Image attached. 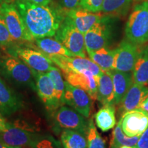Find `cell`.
I'll return each instance as SVG.
<instances>
[{
  "mask_svg": "<svg viewBox=\"0 0 148 148\" xmlns=\"http://www.w3.org/2000/svg\"><path fill=\"white\" fill-rule=\"evenodd\" d=\"M16 7L33 39L54 36L64 19L61 12L48 5L16 0Z\"/></svg>",
  "mask_w": 148,
  "mask_h": 148,
  "instance_id": "cell-1",
  "label": "cell"
},
{
  "mask_svg": "<svg viewBox=\"0 0 148 148\" xmlns=\"http://www.w3.org/2000/svg\"><path fill=\"white\" fill-rule=\"evenodd\" d=\"M0 75L14 84L36 89L34 72L16 56L4 55L0 57Z\"/></svg>",
  "mask_w": 148,
  "mask_h": 148,
  "instance_id": "cell-2",
  "label": "cell"
},
{
  "mask_svg": "<svg viewBox=\"0 0 148 148\" xmlns=\"http://www.w3.org/2000/svg\"><path fill=\"white\" fill-rule=\"evenodd\" d=\"M127 40L137 45L148 42V0L133 7L125 27Z\"/></svg>",
  "mask_w": 148,
  "mask_h": 148,
  "instance_id": "cell-3",
  "label": "cell"
},
{
  "mask_svg": "<svg viewBox=\"0 0 148 148\" xmlns=\"http://www.w3.org/2000/svg\"><path fill=\"white\" fill-rule=\"evenodd\" d=\"M54 36L74 56L86 57L84 34L75 27L67 16H64Z\"/></svg>",
  "mask_w": 148,
  "mask_h": 148,
  "instance_id": "cell-4",
  "label": "cell"
},
{
  "mask_svg": "<svg viewBox=\"0 0 148 148\" xmlns=\"http://www.w3.org/2000/svg\"><path fill=\"white\" fill-rule=\"evenodd\" d=\"M51 116L55 131L72 130L86 136L88 121L73 108L62 105L53 111Z\"/></svg>",
  "mask_w": 148,
  "mask_h": 148,
  "instance_id": "cell-5",
  "label": "cell"
},
{
  "mask_svg": "<svg viewBox=\"0 0 148 148\" xmlns=\"http://www.w3.org/2000/svg\"><path fill=\"white\" fill-rule=\"evenodd\" d=\"M112 16L105 14L102 19L84 34L86 52L108 47L112 34Z\"/></svg>",
  "mask_w": 148,
  "mask_h": 148,
  "instance_id": "cell-6",
  "label": "cell"
},
{
  "mask_svg": "<svg viewBox=\"0 0 148 148\" xmlns=\"http://www.w3.org/2000/svg\"><path fill=\"white\" fill-rule=\"evenodd\" d=\"M40 134L34 132L32 127L19 123H8L5 130L0 132V140L12 147H32Z\"/></svg>",
  "mask_w": 148,
  "mask_h": 148,
  "instance_id": "cell-7",
  "label": "cell"
},
{
  "mask_svg": "<svg viewBox=\"0 0 148 148\" xmlns=\"http://www.w3.org/2000/svg\"><path fill=\"white\" fill-rule=\"evenodd\" d=\"M0 13L14 40L32 41L33 38L27 31L23 18L14 3H1L0 5Z\"/></svg>",
  "mask_w": 148,
  "mask_h": 148,
  "instance_id": "cell-8",
  "label": "cell"
},
{
  "mask_svg": "<svg viewBox=\"0 0 148 148\" xmlns=\"http://www.w3.org/2000/svg\"><path fill=\"white\" fill-rule=\"evenodd\" d=\"M141 46L128 40H122L114 49L112 69L122 72H132Z\"/></svg>",
  "mask_w": 148,
  "mask_h": 148,
  "instance_id": "cell-9",
  "label": "cell"
},
{
  "mask_svg": "<svg viewBox=\"0 0 148 148\" xmlns=\"http://www.w3.org/2000/svg\"><path fill=\"white\" fill-rule=\"evenodd\" d=\"M53 64L61 70V71H82L88 70L94 75L96 81L99 79L102 71L100 68L90 59L79 56H49Z\"/></svg>",
  "mask_w": 148,
  "mask_h": 148,
  "instance_id": "cell-10",
  "label": "cell"
},
{
  "mask_svg": "<svg viewBox=\"0 0 148 148\" xmlns=\"http://www.w3.org/2000/svg\"><path fill=\"white\" fill-rule=\"evenodd\" d=\"M14 54L23 60L35 73H47L53 66V62L42 51L26 47H16Z\"/></svg>",
  "mask_w": 148,
  "mask_h": 148,
  "instance_id": "cell-11",
  "label": "cell"
},
{
  "mask_svg": "<svg viewBox=\"0 0 148 148\" xmlns=\"http://www.w3.org/2000/svg\"><path fill=\"white\" fill-rule=\"evenodd\" d=\"M119 120L122 131L130 137L140 136L148 127V112L140 108L125 112Z\"/></svg>",
  "mask_w": 148,
  "mask_h": 148,
  "instance_id": "cell-12",
  "label": "cell"
},
{
  "mask_svg": "<svg viewBox=\"0 0 148 148\" xmlns=\"http://www.w3.org/2000/svg\"><path fill=\"white\" fill-rule=\"evenodd\" d=\"M64 104L68 105L84 117L88 118L90 113L92 99L85 90L72 86L65 82L64 93Z\"/></svg>",
  "mask_w": 148,
  "mask_h": 148,
  "instance_id": "cell-13",
  "label": "cell"
},
{
  "mask_svg": "<svg viewBox=\"0 0 148 148\" xmlns=\"http://www.w3.org/2000/svg\"><path fill=\"white\" fill-rule=\"evenodd\" d=\"M66 82L72 86L84 90L92 100H96L97 95V83L91 72L88 70L82 71H62Z\"/></svg>",
  "mask_w": 148,
  "mask_h": 148,
  "instance_id": "cell-14",
  "label": "cell"
},
{
  "mask_svg": "<svg viewBox=\"0 0 148 148\" xmlns=\"http://www.w3.org/2000/svg\"><path fill=\"white\" fill-rule=\"evenodd\" d=\"M35 88L47 110L53 112L60 107L55 95L52 81L47 73H35Z\"/></svg>",
  "mask_w": 148,
  "mask_h": 148,
  "instance_id": "cell-15",
  "label": "cell"
},
{
  "mask_svg": "<svg viewBox=\"0 0 148 148\" xmlns=\"http://www.w3.org/2000/svg\"><path fill=\"white\" fill-rule=\"evenodd\" d=\"M104 15L105 14H101V12H92L79 6L69 10L66 14L75 27L82 34L86 33L101 21Z\"/></svg>",
  "mask_w": 148,
  "mask_h": 148,
  "instance_id": "cell-16",
  "label": "cell"
},
{
  "mask_svg": "<svg viewBox=\"0 0 148 148\" xmlns=\"http://www.w3.org/2000/svg\"><path fill=\"white\" fill-rule=\"evenodd\" d=\"M147 96H148V86L136 83L132 84L118 104L119 118L127 111L138 108L140 103Z\"/></svg>",
  "mask_w": 148,
  "mask_h": 148,
  "instance_id": "cell-17",
  "label": "cell"
},
{
  "mask_svg": "<svg viewBox=\"0 0 148 148\" xmlns=\"http://www.w3.org/2000/svg\"><path fill=\"white\" fill-rule=\"evenodd\" d=\"M23 107V101L3 79L0 77V112L3 115H11Z\"/></svg>",
  "mask_w": 148,
  "mask_h": 148,
  "instance_id": "cell-18",
  "label": "cell"
},
{
  "mask_svg": "<svg viewBox=\"0 0 148 148\" xmlns=\"http://www.w3.org/2000/svg\"><path fill=\"white\" fill-rule=\"evenodd\" d=\"M106 73L110 74L112 77L114 87V103L118 105L124 97L133 83L132 74L131 72H122L110 70Z\"/></svg>",
  "mask_w": 148,
  "mask_h": 148,
  "instance_id": "cell-19",
  "label": "cell"
},
{
  "mask_svg": "<svg viewBox=\"0 0 148 148\" xmlns=\"http://www.w3.org/2000/svg\"><path fill=\"white\" fill-rule=\"evenodd\" d=\"M97 99L102 106H115L112 77L106 72H102L97 81Z\"/></svg>",
  "mask_w": 148,
  "mask_h": 148,
  "instance_id": "cell-20",
  "label": "cell"
},
{
  "mask_svg": "<svg viewBox=\"0 0 148 148\" xmlns=\"http://www.w3.org/2000/svg\"><path fill=\"white\" fill-rule=\"evenodd\" d=\"M133 83L148 84V45L140 47L132 71Z\"/></svg>",
  "mask_w": 148,
  "mask_h": 148,
  "instance_id": "cell-21",
  "label": "cell"
},
{
  "mask_svg": "<svg viewBox=\"0 0 148 148\" xmlns=\"http://www.w3.org/2000/svg\"><path fill=\"white\" fill-rule=\"evenodd\" d=\"M35 42L41 51L48 56H75L56 38H51V37H44V38H36L35 39Z\"/></svg>",
  "mask_w": 148,
  "mask_h": 148,
  "instance_id": "cell-22",
  "label": "cell"
},
{
  "mask_svg": "<svg viewBox=\"0 0 148 148\" xmlns=\"http://www.w3.org/2000/svg\"><path fill=\"white\" fill-rule=\"evenodd\" d=\"M95 123L102 132H107L116 124L114 106H103L95 114Z\"/></svg>",
  "mask_w": 148,
  "mask_h": 148,
  "instance_id": "cell-23",
  "label": "cell"
},
{
  "mask_svg": "<svg viewBox=\"0 0 148 148\" xmlns=\"http://www.w3.org/2000/svg\"><path fill=\"white\" fill-rule=\"evenodd\" d=\"M90 59L93 61L100 68L102 72L112 70V64L114 54V49H109L108 47H103L95 51H87Z\"/></svg>",
  "mask_w": 148,
  "mask_h": 148,
  "instance_id": "cell-24",
  "label": "cell"
},
{
  "mask_svg": "<svg viewBox=\"0 0 148 148\" xmlns=\"http://www.w3.org/2000/svg\"><path fill=\"white\" fill-rule=\"evenodd\" d=\"M60 142L63 148H88L86 136L72 130H63L62 131Z\"/></svg>",
  "mask_w": 148,
  "mask_h": 148,
  "instance_id": "cell-25",
  "label": "cell"
},
{
  "mask_svg": "<svg viewBox=\"0 0 148 148\" xmlns=\"http://www.w3.org/2000/svg\"><path fill=\"white\" fill-rule=\"evenodd\" d=\"M134 1L136 0H103L101 12L114 16L124 15Z\"/></svg>",
  "mask_w": 148,
  "mask_h": 148,
  "instance_id": "cell-26",
  "label": "cell"
},
{
  "mask_svg": "<svg viewBox=\"0 0 148 148\" xmlns=\"http://www.w3.org/2000/svg\"><path fill=\"white\" fill-rule=\"evenodd\" d=\"M140 136L130 137L125 135L122 131L121 127V121L119 120L115 128L112 132V138L110 140V148H119L122 145H127L135 147L136 146Z\"/></svg>",
  "mask_w": 148,
  "mask_h": 148,
  "instance_id": "cell-27",
  "label": "cell"
},
{
  "mask_svg": "<svg viewBox=\"0 0 148 148\" xmlns=\"http://www.w3.org/2000/svg\"><path fill=\"white\" fill-rule=\"evenodd\" d=\"M52 81L55 90V95L60 106L64 105V93L65 89V82H64L60 70L53 66L47 73Z\"/></svg>",
  "mask_w": 148,
  "mask_h": 148,
  "instance_id": "cell-28",
  "label": "cell"
},
{
  "mask_svg": "<svg viewBox=\"0 0 148 148\" xmlns=\"http://www.w3.org/2000/svg\"><path fill=\"white\" fill-rule=\"evenodd\" d=\"M86 136L88 148H106L105 140L97 132L92 119L88 121V127Z\"/></svg>",
  "mask_w": 148,
  "mask_h": 148,
  "instance_id": "cell-29",
  "label": "cell"
},
{
  "mask_svg": "<svg viewBox=\"0 0 148 148\" xmlns=\"http://www.w3.org/2000/svg\"><path fill=\"white\" fill-rule=\"evenodd\" d=\"M32 148H62V147L60 142L51 135L40 134Z\"/></svg>",
  "mask_w": 148,
  "mask_h": 148,
  "instance_id": "cell-30",
  "label": "cell"
},
{
  "mask_svg": "<svg viewBox=\"0 0 148 148\" xmlns=\"http://www.w3.org/2000/svg\"><path fill=\"white\" fill-rule=\"evenodd\" d=\"M14 40L9 32L2 15L0 13V47L10 45Z\"/></svg>",
  "mask_w": 148,
  "mask_h": 148,
  "instance_id": "cell-31",
  "label": "cell"
},
{
  "mask_svg": "<svg viewBox=\"0 0 148 148\" xmlns=\"http://www.w3.org/2000/svg\"><path fill=\"white\" fill-rule=\"evenodd\" d=\"M103 0H80L79 7L92 12H100Z\"/></svg>",
  "mask_w": 148,
  "mask_h": 148,
  "instance_id": "cell-32",
  "label": "cell"
},
{
  "mask_svg": "<svg viewBox=\"0 0 148 148\" xmlns=\"http://www.w3.org/2000/svg\"><path fill=\"white\" fill-rule=\"evenodd\" d=\"M136 147L148 148V127L139 136Z\"/></svg>",
  "mask_w": 148,
  "mask_h": 148,
  "instance_id": "cell-33",
  "label": "cell"
},
{
  "mask_svg": "<svg viewBox=\"0 0 148 148\" xmlns=\"http://www.w3.org/2000/svg\"><path fill=\"white\" fill-rule=\"evenodd\" d=\"M79 2L80 0H61L62 6L67 11L78 7Z\"/></svg>",
  "mask_w": 148,
  "mask_h": 148,
  "instance_id": "cell-34",
  "label": "cell"
},
{
  "mask_svg": "<svg viewBox=\"0 0 148 148\" xmlns=\"http://www.w3.org/2000/svg\"><path fill=\"white\" fill-rule=\"evenodd\" d=\"M8 122L5 121V119L3 117L1 113H0V132L5 130L8 127Z\"/></svg>",
  "mask_w": 148,
  "mask_h": 148,
  "instance_id": "cell-35",
  "label": "cell"
},
{
  "mask_svg": "<svg viewBox=\"0 0 148 148\" xmlns=\"http://www.w3.org/2000/svg\"><path fill=\"white\" fill-rule=\"evenodd\" d=\"M138 108L141 109V110L148 112V96H147V97L143 99V101L140 103Z\"/></svg>",
  "mask_w": 148,
  "mask_h": 148,
  "instance_id": "cell-36",
  "label": "cell"
},
{
  "mask_svg": "<svg viewBox=\"0 0 148 148\" xmlns=\"http://www.w3.org/2000/svg\"><path fill=\"white\" fill-rule=\"evenodd\" d=\"M30 2L36 3L38 5H47L49 3H50L51 0H27Z\"/></svg>",
  "mask_w": 148,
  "mask_h": 148,
  "instance_id": "cell-37",
  "label": "cell"
},
{
  "mask_svg": "<svg viewBox=\"0 0 148 148\" xmlns=\"http://www.w3.org/2000/svg\"><path fill=\"white\" fill-rule=\"evenodd\" d=\"M0 148H22L21 147H12V146H10L5 143H3L2 140H0Z\"/></svg>",
  "mask_w": 148,
  "mask_h": 148,
  "instance_id": "cell-38",
  "label": "cell"
},
{
  "mask_svg": "<svg viewBox=\"0 0 148 148\" xmlns=\"http://www.w3.org/2000/svg\"><path fill=\"white\" fill-rule=\"evenodd\" d=\"M10 1H11V0H0V3H10Z\"/></svg>",
  "mask_w": 148,
  "mask_h": 148,
  "instance_id": "cell-39",
  "label": "cell"
},
{
  "mask_svg": "<svg viewBox=\"0 0 148 148\" xmlns=\"http://www.w3.org/2000/svg\"><path fill=\"white\" fill-rule=\"evenodd\" d=\"M133 148H137V147H133Z\"/></svg>",
  "mask_w": 148,
  "mask_h": 148,
  "instance_id": "cell-40",
  "label": "cell"
}]
</instances>
